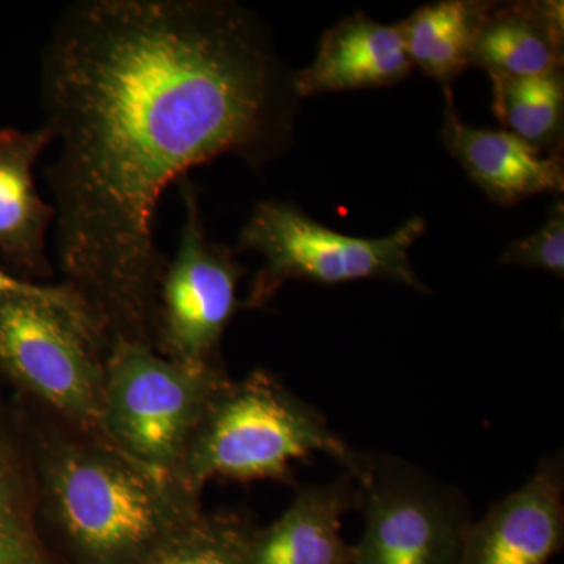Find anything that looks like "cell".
Listing matches in <instances>:
<instances>
[{
  "label": "cell",
  "instance_id": "obj_10",
  "mask_svg": "<svg viewBox=\"0 0 564 564\" xmlns=\"http://www.w3.org/2000/svg\"><path fill=\"white\" fill-rule=\"evenodd\" d=\"M54 137L46 126L0 131V265L22 281L50 280L47 232L55 209L35 184V165Z\"/></svg>",
  "mask_w": 564,
  "mask_h": 564
},
{
  "label": "cell",
  "instance_id": "obj_17",
  "mask_svg": "<svg viewBox=\"0 0 564 564\" xmlns=\"http://www.w3.org/2000/svg\"><path fill=\"white\" fill-rule=\"evenodd\" d=\"M489 77L492 111L505 131L544 154H560L564 126L562 70L530 77Z\"/></svg>",
  "mask_w": 564,
  "mask_h": 564
},
{
  "label": "cell",
  "instance_id": "obj_19",
  "mask_svg": "<svg viewBox=\"0 0 564 564\" xmlns=\"http://www.w3.org/2000/svg\"><path fill=\"white\" fill-rule=\"evenodd\" d=\"M500 262L564 276V203L556 198L538 231L508 245Z\"/></svg>",
  "mask_w": 564,
  "mask_h": 564
},
{
  "label": "cell",
  "instance_id": "obj_14",
  "mask_svg": "<svg viewBox=\"0 0 564 564\" xmlns=\"http://www.w3.org/2000/svg\"><path fill=\"white\" fill-rule=\"evenodd\" d=\"M563 50V2H489L473 66L489 76H541L562 70Z\"/></svg>",
  "mask_w": 564,
  "mask_h": 564
},
{
  "label": "cell",
  "instance_id": "obj_12",
  "mask_svg": "<svg viewBox=\"0 0 564 564\" xmlns=\"http://www.w3.org/2000/svg\"><path fill=\"white\" fill-rule=\"evenodd\" d=\"M413 69L399 24H381L358 11L323 33L313 63L292 70V88L302 99L392 87Z\"/></svg>",
  "mask_w": 564,
  "mask_h": 564
},
{
  "label": "cell",
  "instance_id": "obj_4",
  "mask_svg": "<svg viewBox=\"0 0 564 564\" xmlns=\"http://www.w3.org/2000/svg\"><path fill=\"white\" fill-rule=\"evenodd\" d=\"M106 355L80 303L28 295L0 300V375L14 395L124 454L107 429Z\"/></svg>",
  "mask_w": 564,
  "mask_h": 564
},
{
  "label": "cell",
  "instance_id": "obj_15",
  "mask_svg": "<svg viewBox=\"0 0 564 564\" xmlns=\"http://www.w3.org/2000/svg\"><path fill=\"white\" fill-rule=\"evenodd\" d=\"M0 564H63L41 525L31 444L0 389Z\"/></svg>",
  "mask_w": 564,
  "mask_h": 564
},
{
  "label": "cell",
  "instance_id": "obj_18",
  "mask_svg": "<svg viewBox=\"0 0 564 564\" xmlns=\"http://www.w3.org/2000/svg\"><path fill=\"white\" fill-rule=\"evenodd\" d=\"M256 527L236 513H199L174 527L137 564H248Z\"/></svg>",
  "mask_w": 564,
  "mask_h": 564
},
{
  "label": "cell",
  "instance_id": "obj_1",
  "mask_svg": "<svg viewBox=\"0 0 564 564\" xmlns=\"http://www.w3.org/2000/svg\"><path fill=\"white\" fill-rule=\"evenodd\" d=\"M62 284L104 347L154 348L169 259L163 193L232 155L262 170L295 132L296 98L269 29L231 0H80L41 54Z\"/></svg>",
  "mask_w": 564,
  "mask_h": 564
},
{
  "label": "cell",
  "instance_id": "obj_2",
  "mask_svg": "<svg viewBox=\"0 0 564 564\" xmlns=\"http://www.w3.org/2000/svg\"><path fill=\"white\" fill-rule=\"evenodd\" d=\"M35 467L41 525L63 564H137L202 496L11 393Z\"/></svg>",
  "mask_w": 564,
  "mask_h": 564
},
{
  "label": "cell",
  "instance_id": "obj_13",
  "mask_svg": "<svg viewBox=\"0 0 564 564\" xmlns=\"http://www.w3.org/2000/svg\"><path fill=\"white\" fill-rule=\"evenodd\" d=\"M356 505L361 494L348 480L300 489L273 524L252 530L248 564H352L340 529Z\"/></svg>",
  "mask_w": 564,
  "mask_h": 564
},
{
  "label": "cell",
  "instance_id": "obj_11",
  "mask_svg": "<svg viewBox=\"0 0 564 564\" xmlns=\"http://www.w3.org/2000/svg\"><path fill=\"white\" fill-rule=\"evenodd\" d=\"M447 95L441 137L464 172L500 206H514L543 193L562 195V154H544L508 131L466 124L455 109L452 88Z\"/></svg>",
  "mask_w": 564,
  "mask_h": 564
},
{
  "label": "cell",
  "instance_id": "obj_7",
  "mask_svg": "<svg viewBox=\"0 0 564 564\" xmlns=\"http://www.w3.org/2000/svg\"><path fill=\"white\" fill-rule=\"evenodd\" d=\"M184 225L159 289L154 350L184 364L221 359L223 334L243 303L237 299L245 269L228 245L207 239L198 192L181 181Z\"/></svg>",
  "mask_w": 564,
  "mask_h": 564
},
{
  "label": "cell",
  "instance_id": "obj_6",
  "mask_svg": "<svg viewBox=\"0 0 564 564\" xmlns=\"http://www.w3.org/2000/svg\"><path fill=\"white\" fill-rule=\"evenodd\" d=\"M426 221L413 217L391 236L361 239L326 228L291 203L256 204L240 231L237 251L262 256L245 307H262L288 281L336 285L359 280H388L426 292L410 262V251Z\"/></svg>",
  "mask_w": 564,
  "mask_h": 564
},
{
  "label": "cell",
  "instance_id": "obj_3",
  "mask_svg": "<svg viewBox=\"0 0 564 564\" xmlns=\"http://www.w3.org/2000/svg\"><path fill=\"white\" fill-rule=\"evenodd\" d=\"M314 454L333 456L361 485L372 467L314 408L254 370L215 393L173 480L198 496L210 480L289 481L292 464Z\"/></svg>",
  "mask_w": 564,
  "mask_h": 564
},
{
  "label": "cell",
  "instance_id": "obj_8",
  "mask_svg": "<svg viewBox=\"0 0 564 564\" xmlns=\"http://www.w3.org/2000/svg\"><path fill=\"white\" fill-rule=\"evenodd\" d=\"M366 527L352 564H459L470 522L458 499L421 475L377 467L362 484Z\"/></svg>",
  "mask_w": 564,
  "mask_h": 564
},
{
  "label": "cell",
  "instance_id": "obj_5",
  "mask_svg": "<svg viewBox=\"0 0 564 564\" xmlns=\"http://www.w3.org/2000/svg\"><path fill=\"white\" fill-rule=\"evenodd\" d=\"M221 359L184 364L137 344L106 355L107 429L129 458L173 478L215 393L229 380Z\"/></svg>",
  "mask_w": 564,
  "mask_h": 564
},
{
  "label": "cell",
  "instance_id": "obj_9",
  "mask_svg": "<svg viewBox=\"0 0 564 564\" xmlns=\"http://www.w3.org/2000/svg\"><path fill=\"white\" fill-rule=\"evenodd\" d=\"M562 459H545L533 477L464 534L459 564H549L564 543Z\"/></svg>",
  "mask_w": 564,
  "mask_h": 564
},
{
  "label": "cell",
  "instance_id": "obj_20",
  "mask_svg": "<svg viewBox=\"0 0 564 564\" xmlns=\"http://www.w3.org/2000/svg\"><path fill=\"white\" fill-rule=\"evenodd\" d=\"M28 295L41 296V299L62 300V302H80L79 296L76 295L68 285L65 284H39V282L22 281L20 278L13 276L0 265V300L7 296ZM85 307V306H84Z\"/></svg>",
  "mask_w": 564,
  "mask_h": 564
},
{
  "label": "cell",
  "instance_id": "obj_16",
  "mask_svg": "<svg viewBox=\"0 0 564 564\" xmlns=\"http://www.w3.org/2000/svg\"><path fill=\"white\" fill-rule=\"evenodd\" d=\"M489 2L441 0L422 6L400 22L404 47L413 66L440 82L444 90L473 66L475 39Z\"/></svg>",
  "mask_w": 564,
  "mask_h": 564
}]
</instances>
